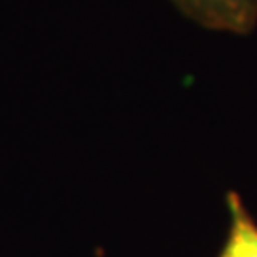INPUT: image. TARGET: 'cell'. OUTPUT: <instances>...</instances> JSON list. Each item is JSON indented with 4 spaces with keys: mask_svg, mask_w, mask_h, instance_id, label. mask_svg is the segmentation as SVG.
<instances>
[{
    "mask_svg": "<svg viewBox=\"0 0 257 257\" xmlns=\"http://www.w3.org/2000/svg\"><path fill=\"white\" fill-rule=\"evenodd\" d=\"M229 234L219 257H257V221L249 215L238 193L227 194Z\"/></svg>",
    "mask_w": 257,
    "mask_h": 257,
    "instance_id": "cell-2",
    "label": "cell"
},
{
    "mask_svg": "<svg viewBox=\"0 0 257 257\" xmlns=\"http://www.w3.org/2000/svg\"><path fill=\"white\" fill-rule=\"evenodd\" d=\"M187 18L213 31L248 35L257 25V0H174Z\"/></svg>",
    "mask_w": 257,
    "mask_h": 257,
    "instance_id": "cell-1",
    "label": "cell"
}]
</instances>
